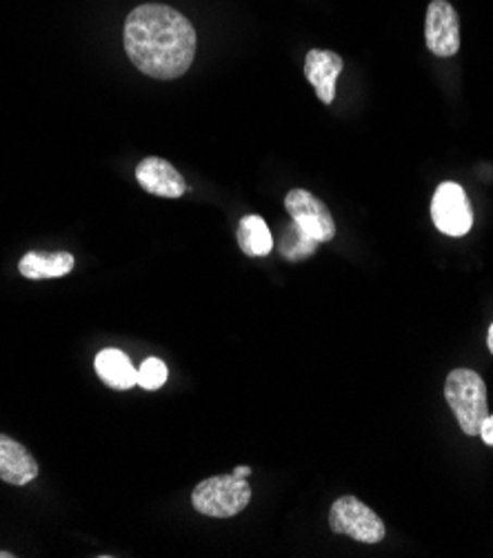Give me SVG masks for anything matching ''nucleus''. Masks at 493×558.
<instances>
[{"label":"nucleus","mask_w":493,"mask_h":558,"mask_svg":"<svg viewBox=\"0 0 493 558\" xmlns=\"http://www.w3.org/2000/svg\"><path fill=\"white\" fill-rule=\"evenodd\" d=\"M138 185L160 198H181L187 192V183L183 174L172 162L158 156H147L136 167Z\"/></svg>","instance_id":"6e6552de"},{"label":"nucleus","mask_w":493,"mask_h":558,"mask_svg":"<svg viewBox=\"0 0 493 558\" xmlns=\"http://www.w3.org/2000/svg\"><path fill=\"white\" fill-rule=\"evenodd\" d=\"M486 343H489V350H491V354H493V325L489 327V337H486Z\"/></svg>","instance_id":"a211bd4d"},{"label":"nucleus","mask_w":493,"mask_h":558,"mask_svg":"<svg viewBox=\"0 0 493 558\" xmlns=\"http://www.w3.org/2000/svg\"><path fill=\"white\" fill-rule=\"evenodd\" d=\"M329 527L336 534L352 536L358 543H380L387 536V527L382 519L367 508L356 496H341L329 512Z\"/></svg>","instance_id":"20e7f679"},{"label":"nucleus","mask_w":493,"mask_h":558,"mask_svg":"<svg viewBox=\"0 0 493 558\" xmlns=\"http://www.w3.org/2000/svg\"><path fill=\"white\" fill-rule=\"evenodd\" d=\"M168 376H170L168 365H164L160 359H147L138 369V385L147 389V392H153V389L168 383Z\"/></svg>","instance_id":"2eb2a0df"},{"label":"nucleus","mask_w":493,"mask_h":558,"mask_svg":"<svg viewBox=\"0 0 493 558\" xmlns=\"http://www.w3.org/2000/svg\"><path fill=\"white\" fill-rule=\"evenodd\" d=\"M285 207L294 222L318 243H329L336 236V222L329 207L307 190H292L285 196Z\"/></svg>","instance_id":"0eeeda50"},{"label":"nucleus","mask_w":493,"mask_h":558,"mask_svg":"<svg viewBox=\"0 0 493 558\" xmlns=\"http://www.w3.org/2000/svg\"><path fill=\"white\" fill-rule=\"evenodd\" d=\"M74 269V256L70 252H27L21 263L19 271L29 278V281H47V278H61Z\"/></svg>","instance_id":"f8f14e48"},{"label":"nucleus","mask_w":493,"mask_h":558,"mask_svg":"<svg viewBox=\"0 0 493 558\" xmlns=\"http://www.w3.org/2000/svg\"><path fill=\"white\" fill-rule=\"evenodd\" d=\"M249 500L251 487L247 478L234 474L205 478L192 492L194 508L211 519H232L249 506Z\"/></svg>","instance_id":"7ed1b4c3"},{"label":"nucleus","mask_w":493,"mask_h":558,"mask_svg":"<svg viewBox=\"0 0 493 558\" xmlns=\"http://www.w3.org/2000/svg\"><path fill=\"white\" fill-rule=\"evenodd\" d=\"M445 399L467 436H478L482 421L489 416L486 385L478 372L460 367L445 380Z\"/></svg>","instance_id":"f03ea898"},{"label":"nucleus","mask_w":493,"mask_h":558,"mask_svg":"<svg viewBox=\"0 0 493 558\" xmlns=\"http://www.w3.org/2000/svg\"><path fill=\"white\" fill-rule=\"evenodd\" d=\"M343 56L329 49H309L305 59V76L316 89V96L324 102L332 105L336 98V83L343 72Z\"/></svg>","instance_id":"1a4fd4ad"},{"label":"nucleus","mask_w":493,"mask_h":558,"mask_svg":"<svg viewBox=\"0 0 493 558\" xmlns=\"http://www.w3.org/2000/svg\"><path fill=\"white\" fill-rule=\"evenodd\" d=\"M38 476V463L25 445L12 436L0 434V481L10 485H27Z\"/></svg>","instance_id":"9d476101"},{"label":"nucleus","mask_w":493,"mask_h":558,"mask_svg":"<svg viewBox=\"0 0 493 558\" xmlns=\"http://www.w3.org/2000/svg\"><path fill=\"white\" fill-rule=\"evenodd\" d=\"M238 245L241 250L247 254V256H267L271 250H273V236L267 228V222L256 216V214H249V216H243V220L238 222Z\"/></svg>","instance_id":"ddd939ff"},{"label":"nucleus","mask_w":493,"mask_h":558,"mask_svg":"<svg viewBox=\"0 0 493 558\" xmlns=\"http://www.w3.org/2000/svg\"><path fill=\"white\" fill-rule=\"evenodd\" d=\"M96 374L98 378L112 389H132L134 385H138V369L132 365L130 356L121 350H102L98 352L96 361H94Z\"/></svg>","instance_id":"9b49d317"},{"label":"nucleus","mask_w":493,"mask_h":558,"mask_svg":"<svg viewBox=\"0 0 493 558\" xmlns=\"http://www.w3.org/2000/svg\"><path fill=\"white\" fill-rule=\"evenodd\" d=\"M125 51L140 74L176 81L194 63L198 38L194 25L174 8L145 3L130 12L123 29Z\"/></svg>","instance_id":"f257e3e1"},{"label":"nucleus","mask_w":493,"mask_h":558,"mask_svg":"<svg viewBox=\"0 0 493 558\" xmlns=\"http://www.w3.org/2000/svg\"><path fill=\"white\" fill-rule=\"evenodd\" d=\"M318 241L311 239L298 222H289V226L283 230V236H281V243H279V252L285 260H292V263H298V260H305L309 256H313V252L318 250Z\"/></svg>","instance_id":"4468645a"},{"label":"nucleus","mask_w":493,"mask_h":558,"mask_svg":"<svg viewBox=\"0 0 493 558\" xmlns=\"http://www.w3.org/2000/svg\"><path fill=\"white\" fill-rule=\"evenodd\" d=\"M16 554H12V551H0V558H14Z\"/></svg>","instance_id":"6ab92c4d"},{"label":"nucleus","mask_w":493,"mask_h":558,"mask_svg":"<svg viewBox=\"0 0 493 558\" xmlns=\"http://www.w3.org/2000/svg\"><path fill=\"white\" fill-rule=\"evenodd\" d=\"M480 436H482V440H484L486 445H491V448H493V414H489V416L482 421V425H480Z\"/></svg>","instance_id":"dca6fc26"},{"label":"nucleus","mask_w":493,"mask_h":558,"mask_svg":"<svg viewBox=\"0 0 493 558\" xmlns=\"http://www.w3.org/2000/svg\"><path fill=\"white\" fill-rule=\"evenodd\" d=\"M232 474H234V476H241V478H249V474H251V468H247V465H241V468H236Z\"/></svg>","instance_id":"f3484780"},{"label":"nucleus","mask_w":493,"mask_h":558,"mask_svg":"<svg viewBox=\"0 0 493 558\" xmlns=\"http://www.w3.org/2000/svg\"><path fill=\"white\" fill-rule=\"evenodd\" d=\"M433 226L447 236H465L473 226V211L467 192L458 183L437 185L431 201Z\"/></svg>","instance_id":"39448f33"},{"label":"nucleus","mask_w":493,"mask_h":558,"mask_svg":"<svg viewBox=\"0 0 493 558\" xmlns=\"http://www.w3.org/2000/svg\"><path fill=\"white\" fill-rule=\"evenodd\" d=\"M424 40L433 56L452 59L460 51V19L447 0H433L427 10Z\"/></svg>","instance_id":"423d86ee"}]
</instances>
